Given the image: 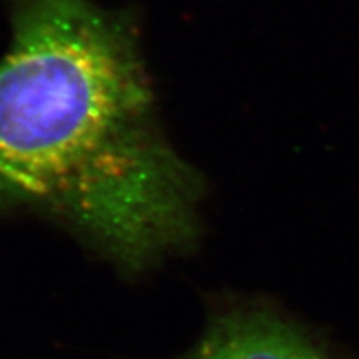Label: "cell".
<instances>
[{"mask_svg": "<svg viewBox=\"0 0 359 359\" xmlns=\"http://www.w3.org/2000/svg\"><path fill=\"white\" fill-rule=\"evenodd\" d=\"M0 217L60 224L122 273L198 245L205 178L170 142L138 15L97 0H6Z\"/></svg>", "mask_w": 359, "mask_h": 359, "instance_id": "cell-1", "label": "cell"}, {"mask_svg": "<svg viewBox=\"0 0 359 359\" xmlns=\"http://www.w3.org/2000/svg\"><path fill=\"white\" fill-rule=\"evenodd\" d=\"M178 359H330L325 348L276 308L238 302L210 314L206 326Z\"/></svg>", "mask_w": 359, "mask_h": 359, "instance_id": "cell-2", "label": "cell"}]
</instances>
